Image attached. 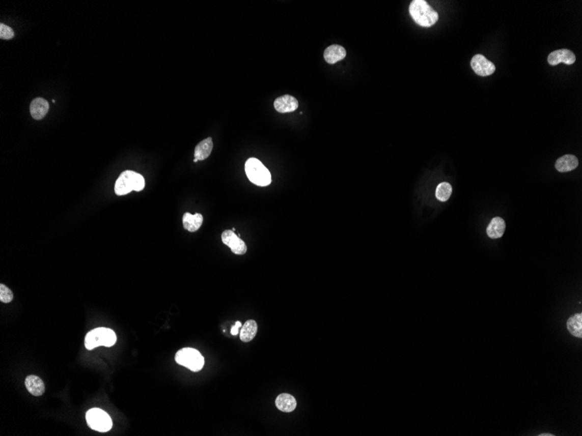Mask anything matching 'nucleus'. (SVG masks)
Masks as SVG:
<instances>
[{"instance_id":"dca6fc26","label":"nucleus","mask_w":582,"mask_h":436,"mask_svg":"<svg viewBox=\"0 0 582 436\" xmlns=\"http://www.w3.org/2000/svg\"><path fill=\"white\" fill-rule=\"evenodd\" d=\"M506 230V222L501 217H495L489 224L486 229L487 235L491 239H500L504 235Z\"/></svg>"},{"instance_id":"6ab92c4d","label":"nucleus","mask_w":582,"mask_h":436,"mask_svg":"<svg viewBox=\"0 0 582 436\" xmlns=\"http://www.w3.org/2000/svg\"><path fill=\"white\" fill-rule=\"evenodd\" d=\"M257 334V323L253 319H250L241 327L240 339L243 342H250L256 337Z\"/></svg>"},{"instance_id":"a211bd4d","label":"nucleus","mask_w":582,"mask_h":436,"mask_svg":"<svg viewBox=\"0 0 582 436\" xmlns=\"http://www.w3.org/2000/svg\"><path fill=\"white\" fill-rule=\"evenodd\" d=\"M213 139L208 138L200 142L195 149V159L197 160H204L208 159L213 150Z\"/></svg>"},{"instance_id":"9b49d317","label":"nucleus","mask_w":582,"mask_h":436,"mask_svg":"<svg viewBox=\"0 0 582 436\" xmlns=\"http://www.w3.org/2000/svg\"><path fill=\"white\" fill-rule=\"evenodd\" d=\"M48 111V102H47V100H44L42 98L34 99V100L32 101V103H31V115H32V117L34 118V120H36V121L42 120L43 118L47 114Z\"/></svg>"},{"instance_id":"5701e85b","label":"nucleus","mask_w":582,"mask_h":436,"mask_svg":"<svg viewBox=\"0 0 582 436\" xmlns=\"http://www.w3.org/2000/svg\"><path fill=\"white\" fill-rule=\"evenodd\" d=\"M14 37V32L12 28L5 24H0V39H11Z\"/></svg>"},{"instance_id":"aec40b11","label":"nucleus","mask_w":582,"mask_h":436,"mask_svg":"<svg viewBox=\"0 0 582 436\" xmlns=\"http://www.w3.org/2000/svg\"><path fill=\"white\" fill-rule=\"evenodd\" d=\"M567 329L573 336L582 337V314L577 313L568 319L567 323Z\"/></svg>"},{"instance_id":"ddd939ff","label":"nucleus","mask_w":582,"mask_h":436,"mask_svg":"<svg viewBox=\"0 0 582 436\" xmlns=\"http://www.w3.org/2000/svg\"><path fill=\"white\" fill-rule=\"evenodd\" d=\"M579 165L578 159L574 155L567 154L561 157L555 163V167L561 172L573 171Z\"/></svg>"},{"instance_id":"f3484780","label":"nucleus","mask_w":582,"mask_h":436,"mask_svg":"<svg viewBox=\"0 0 582 436\" xmlns=\"http://www.w3.org/2000/svg\"><path fill=\"white\" fill-rule=\"evenodd\" d=\"M184 228L188 232H196L202 226L203 217L201 214H191L186 213L182 218Z\"/></svg>"},{"instance_id":"4be33fe9","label":"nucleus","mask_w":582,"mask_h":436,"mask_svg":"<svg viewBox=\"0 0 582 436\" xmlns=\"http://www.w3.org/2000/svg\"><path fill=\"white\" fill-rule=\"evenodd\" d=\"M13 300V294L4 284L0 285V301L3 303H10Z\"/></svg>"},{"instance_id":"20e7f679","label":"nucleus","mask_w":582,"mask_h":436,"mask_svg":"<svg viewBox=\"0 0 582 436\" xmlns=\"http://www.w3.org/2000/svg\"><path fill=\"white\" fill-rule=\"evenodd\" d=\"M117 340V337L112 329L106 328H95L88 333L85 338V346L88 350L98 346H112Z\"/></svg>"},{"instance_id":"4468645a","label":"nucleus","mask_w":582,"mask_h":436,"mask_svg":"<svg viewBox=\"0 0 582 436\" xmlns=\"http://www.w3.org/2000/svg\"><path fill=\"white\" fill-rule=\"evenodd\" d=\"M275 406L282 412L291 413L296 409V400L291 394H281L275 399Z\"/></svg>"},{"instance_id":"1a4fd4ad","label":"nucleus","mask_w":582,"mask_h":436,"mask_svg":"<svg viewBox=\"0 0 582 436\" xmlns=\"http://www.w3.org/2000/svg\"><path fill=\"white\" fill-rule=\"evenodd\" d=\"M575 61H576V57H575L574 53L573 51H571L570 50H567V49H561V50L552 51L547 57L549 65H551L552 67L557 66L560 63H564L567 66H570V65H573Z\"/></svg>"},{"instance_id":"39448f33","label":"nucleus","mask_w":582,"mask_h":436,"mask_svg":"<svg viewBox=\"0 0 582 436\" xmlns=\"http://www.w3.org/2000/svg\"><path fill=\"white\" fill-rule=\"evenodd\" d=\"M175 361L192 372H199L204 366V358L201 353L190 347L179 350L175 355Z\"/></svg>"},{"instance_id":"412c9836","label":"nucleus","mask_w":582,"mask_h":436,"mask_svg":"<svg viewBox=\"0 0 582 436\" xmlns=\"http://www.w3.org/2000/svg\"><path fill=\"white\" fill-rule=\"evenodd\" d=\"M453 193V187L447 182H443L437 186L436 189V197L438 200L445 202L450 199Z\"/></svg>"},{"instance_id":"f03ea898","label":"nucleus","mask_w":582,"mask_h":436,"mask_svg":"<svg viewBox=\"0 0 582 436\" xmlns=\"http://www.w3.org/2000/svg\"><path fill=\"white\" fill-rule=\"evenodd\" d=\"M145 187V180L142 175L133 171H125L118 178L115 192L117 195H126L132 191L141 192Z\"/></svg>"},{"instance_id":"6e6552de","label":"nucleus","mask_w":582,"mask_h":436,"mask_svg":"<svg viewBox=\"0 0 582 436\" xmlns=\"http://www.w3.org/2000/svg\"><path fill=\"white\" fill-rule=\"evenodd\" d=\"M470 67L476 74L481 77L492 75L496 70L494 64L481 54H476L473 57L470 61Z\"/></svg>"},{"instance_id":"2eb2a0df","label":"nucleus","mask_w":582,"mask_h":436,"mask_svg":"<svg viewBox=\"0 0 582 436\" xmlns=\"http://www.w3.org/2000/svg\"><path fill=\"white\" fill-rule=\"evenodd\" d=\"M28 392L34 396H41L45 393V384L42 380L36 375H29L24 382Z\"/></svg>"},{"instance_id":"b1692460","label":"nucleus","mask_w":582,"mask_h":436,"mask_svg":"<svg viewBox=\"0 0 582 436\" xmlns=\"http://www.w3.org/2000/svg\"><path fill=\"white\" fill-rule=\"evenodd\" d=\"M241 323L240 322H235V325L233 326L231 328V334L232 335H237L239 333V328H241Z\"/></svg>"},{"instance_id":"9d476101","label":"nucleus","mask_w":582,"mask_h":436,"mask_svg":"<svg viewBox=\"0 0 582 436\" xmlns=\"http://www.w3.org/2000/svg\"><path fill=\"white\" fill-rule=\"evenodd\" d=\"M298 100L291 95H284L274 100V109L280 113L292 112L298 108Z\"/></svg>"},{"instance_id":"f8f14e48","label":"nucleus","mask_w":582,"mask_h":436,"mask_svg":"<svg viewBox=\"0 0 582 436\" xmlns=\"http://www.w3.org/2000/svg\"><path fill=\"white\" fill-rule=\"evenodd\" d=\"M346 54H347L346 50L343 46L338 45H332L324 51L323 57H324V60L327 63L333 65L338 61L344 60V57H346Z\"/></svg>"},{"instance_id":"423d86ee","label":"nucleus","mask_w":582,"mask_h":436,"mask_svg":"<svg viewBox=\"0 0 582 436\" xmlns=\"http://www.w3.org/2000/svg\"><path fill=\"white\" fill-rule=\"evenodd\" d=\"M86 419L89 427L98 432H107L113 427L112 420L102 409H92L88 411Z\"/></svg>"},{"instance_id":"f257e3e1","label":"nucleus","mask_w":582,"mask_h":436,"mask_svg":"<svg viewBox=\"0 0 582 436\" xmlns=\"http://www.w3.org/2000/svg\"><path fill=\"white\" fill-rule=\"evenodd\" d=\"M410 16L423 27H431L438 20V14L425 0H413L409 6Z\"/></svg>"},{"instance_id":"393cba45","label":"nucleus","mask_w":582,"mask_h":436,"mask_svg":"<svg viewBox=\"0 0 582 436\" xmlns=\"http://www.w3.org/2000/svg\"><path fill=\"white\" fill-rule=\"evenodd\" d=\"M552 435H553V434H550V433H542V434H540V436H552Z\"/></svg>"},{"instance_id":"0eeeda50","label":"nucleus","mask_w":582,"mask_h":436,"mask_svg":"<svg viewBox=\"0 0 582 436\" xmlns=\"http://www.w3.org/2000/svg\"><path fill=\"white\" fill-rule=\"evenodd\" d=\"M221 241L226 246L230 247L235 254L242 255L247 252V246L244 241H242L238 235H235V232H233L232 230H225L221 234Z\"/></svg>"},{"instance_id":"7ed1b4c3","label":"nucleus","mask_w":582,"mask_h":436,"mask_svg":"<svg viewBox=\"0 0 582 436\" xmlns=\"http://www.w3.org/2000/svg\"><path fill=\"white\" fill-rule=\"evenodd\" d=\"M245 171L248 180L259 187H267L271 183V175L263 163L256 158H251L245 164Z\"/></svg>"}]
</instances>
